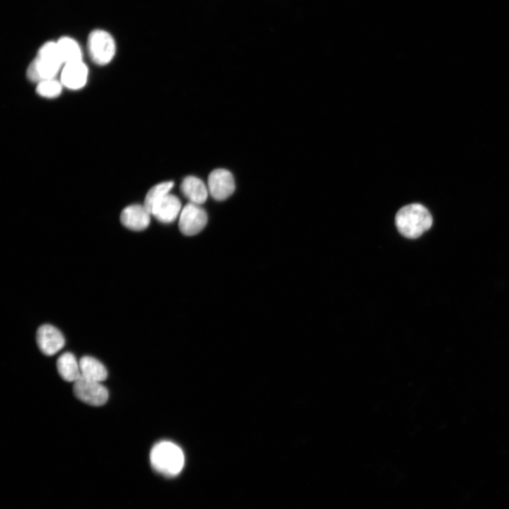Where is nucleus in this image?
Returning a JSON list of instances; mask_svg holds the SVG:
<instances>
[{"label":"nucleus","mask_w":509,"mask_h":509,"mask_svg":"<svg viewBox=\"0 0 509 509\" xmlns=\"http://www.w3.org/2000/svg\"><path fill=\"white\" fill-rule=\"evenodd\" d=\"M207 188L214 200L225 201L235 190L234 177L227 169H215L209 176Z\"/></svg>","instance_id":"0eeeda50"},{"label":"nucleus","mask_w":509,"mask_h":509,"mask_svg":"<svg viewBox=\"0 0 509 509\" xmlns=\"http://www.w3.org/2000/svg\"><path fill=\"white\" fill-rule=\"evenodd\" d=\"M57 370L61 378L67 382L75 383L81 377L80 362L70 352L64 353L58 358Z\"/></svg>","instance_id":"4468645a"},{"label":"nucleus","mask_w":509,"mask_h":509,"mask_svg":"<svg viewBox=\"0 0 509 509\" xmlns=\"http://www.w3.org/2000/svg\"><path fill=\"white\" fill-rule=\"evenodd\" d=\"M63 66L57 43L47 42L41 47L36 58L29 65L27 76L30 81L38 84L43 80L55 79Z\"/></svg>","instance_id":"f257e3e1"},{"label":"nucleus","mask_w":509,"mask_h":509,"mask_svg":"<svg viewBox=\"0 0 509 509\" xmlns=\"http://www.w3.org/2000/svg\"><path fill=\"white\" fill-rule=\"evenodd\" d=\"M36 342L40 351L47 356L57 354L65 343L62 332L52 325H43L38 329Z\"/></svg>","instance_id":"6e6552de"},{"label":"nucleus","mask_w":509,"mask_h":509,"mask_svg":"<svg viewBox=\"0 0 509 509\" xmlns=\"http://www.w3.org/2000/svg\"><path fill=\"white\" fill-rule=\"evenodd\" d=\"M181 207L182 203L180 199L169 193L154 209L152 215L160 223H172L177 220L181 212Z\"/></svg>","instance_id":"9b49d317"},{"label":"nucleus","mask_w":509,"mask_h":509,"mask_svg":"<svg viewBox=\"0 0 509 509\" xmlns=\"http://www.w3.org/2000/svg\"><path fill=\"white\" fill-rule=\"evenodd\" d=\"M89 69L82 61L65 64L61 71L60 82L70 90H79L87 84Z\"/></svg>","instance_id":"1a4fd4ad"},{"label":"nucleus","mask_w":509,"mask_h":509,"mask_svg":"<svg viewBox=\"0 0 509 509\" xmlns=\"http://www.w3.org/2000/svg\"><path fill=\"white\" fill-rule=\"evenodd\" d=\"M207 214L199 205L187 204L180 214L179 229L182 234L191 236L201 232L207 224Z\"/></svg>","instance_id":"423d86ee"},{"label":"nucleus","mask_w":509,"mask_h":509,"mask_svg":"<svg viewBox=\"0 0 509 509\" xmlns=\"http://www.w3.org/2000/svg\"><path fill=\"white\" fill-rule=\"evenodd\" d=\"M56 43L64 65L82 60L81 47L76 40L63 37Z\"/></svg>","instance_id":"2eb2a0df"},{"label":"nucleus","mask_w":509,"mask_h":509,"mask_svg":"<svg viewBox=\"0 0 509 509\" xmlns=\"http://www.w3.org/2000/svg\"><path fill=\"white\" fill-rule=\"evenodd\" d=\"M151 215L144 205H133L126 207L121 212L120 222L132 231H140L149 227Z\"/></svg>","instance_id":"9d476101"},{"label":"nucleus","mask_w":509,"mask_h":509,"mask_svg":"<svg viewBox=\"0 0 509 509\" xmlns=\"http://www.w3.org/2000/svg\"><path fill=\"white\" fill-rule=\"evenodd\" d=\"M73 392L80 400L95 407L105 405L109 399V391L102 383L82 376L74 383Z\"/></svg>","instance_id":"39448f33"},{"label":"nucleus","mask_w":509,"mask_h":509,"mask_svg":"<svg viewBox=\"0 0 509 509\" xmlns=\"http://www.w3.org/2000/svg\"><path fill=\"white\" fill-rule=\"evenodd\" d=\"M150 462L157 472L172 477L179 475L183 470L185 456L182 449L176 444L163 441L152 448Z\"/></svg>","instance_id":"7ed1b4c3"},{"label":"nucleus","mask_w":509,"mask_h":509,"mask_svg":"<svg viewBox=\"0 0 509 509\" xmlns=\"http://www.w3.org/2000/svg\"><path fill=\"white\" fill-rule=\"evenodd\" d=\"M181 190L191 203L202 205L208 197V188L204 182L195 177H188L182 182Z\"/></svg>","instance_id":"f8f14e48"},{"label":"nucleus","mask_w":509,"mask_h":509,"mask_svg":"<svg viewBox=\"0 0 509 509\" xmlns=\"http://www.w3.org/2000/svg\"><path fill=\"white\" fill-rule=\"evenodd\" d=\"M87 47L90 58L100 66L109 64L116 52L114 38L109 33L103 30H95L89 34Z\"/></svg>","instance_id":"20e7f679"},{"label":"nucleus","mask_w":509,"mask_h":509,"mask_svg":"<svg viewBox=\"0 0 509 509\" xmlns=\"http://www.w3.org/2000/svg\"><path fill=\"white\" fill-rule=\"evenodd\" d=\"M173 181L163 182L152 187L145 197L144 206L152 214L154 209L169 194L174 188Z\"/></svg>","instance_id":"dca6fc26"},{"label":"nucleus","mask_w":509,"mask_h":509,"mask_svg":"<svg viewBox=\"0 0 509 509\" xmlns=\"http://www.w3.org/2000/svg\"><path fill=\"white\" fill-rule=\"evenodd\" d=\"M432 224L431 214L420 204L406 205L396 216L398 230L408 238H419L431 228Z\"/></svg>","instance_id":"f03ea898"},{"label":"nucleus","mask_w":509,"mask_h":509,"mask_svg":"<svg viewBox=\"0 0 509 509\" xmlns=\"http://www.w3.org/2000/svg\"><path fill=\"white\" fill-rule=\"evenodd\" d=\"M81 376L91 381L102 383L108 377L103 363L92 357L86 356L80 361Z\"/></svg>","instance_id":"ddd939ff"},{"label":"nucleus","mask_w":509,"mask_h":509,"mask_svg":"<svg viewBox=\"0 0 509 509\" xmlns=\"http://www.w3.org/2000/svg\"><path fill=\"white\" fill-rule=\"evenodd\" d=\"M63 85L60 80L50 79L37 84L36 93L45 99L57 98L62 93Z\"/></svg>","instance_id":"f3484780"}]
</instances>
